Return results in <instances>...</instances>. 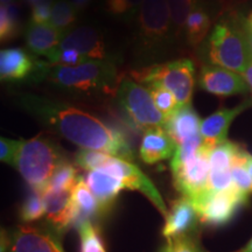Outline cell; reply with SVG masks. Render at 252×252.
Masks as SVG:
<instances>
[{
    "label": "cell",
    "mask_w": 252,
    "mask_h": 252,
    "mask_svg": "<svg viewBox=\"0 0 252 252\" xmlns=\"http://www.w3.org/2000/svg\"><path fill=\"white\" fill-rule=\"evenodd\" d=\"M19 109L41 124L83 150L99 151L131 161L133 160L125 127L106 124L98 116L68 102L33 93H15Z\"/></svg>",
    "instance_id": "6da1fadb"
},
{
    "label": "cell",
    "mask_w": 252,
    "mask_h": 252,
    "mask_svg": "<svg viewBox=\"0 0 252 252\" xmlns=\"http://www.w3.org/2000/svg\"><path fill=\"white\" fill-rule=\"evenodd\" d=\"M117 63L90 60L76 67L50 65L37 59L31 81L46 82L60 93L78 99H106L117 96L123 80Z\"/></svg>",
    "instance_id": "7a4b0ae2"
},
{
    "label": "cell",
    "mask_w": 252,
    "mask_h": 252,
    "mask_svg": "<svg viewBox=\"0 0 252 252\" xmlns=\"http://www.w3.org/2000/svg\"><path fill=\"white\" fill-rule=\"evenodd\" d=\"M132 26V63L138 69L165 63L182 49L173 32L167 0H144Z\"/></svg>",
    "instance_id": "3957f363"
},
{
    "label": "cell",
    "mask_w": 252,
    "mask_h": 252,
    "mask_svg": "<svg viewBox=\"0 0 252 252\" xmlns=\"http://www.w3.org/2000/svg\"><path fill=\"white\" fill-rule=\"evenodd\" d=\"M196 52L204 64H214L243 74L252 59L247 34V18L229 6Z\"/></svg>",
    "instance_id": "277c9868"
},
{
    "label": "cell",
    "mask_w": 252,
    "mask_h": 252,
    "mask_svg": "<svg viewBox=\"0 0 252 252\" xmlns=\"http://www.w3.org/2000/svg\"><path fill=\"white\" fill-rule=\"evenodd\" d=\"M67 161L62 150L52 138L42 133L21 140L13 167L34 190L43 191L56 169Z\"/></svg>",
    "instance_id": "5b68a950"
},
{
    "label": "cell",
    "mask_w": 252,
    "mask_h": 252,
    "mask_svg": "<svg viewBox=\"0 0 252 252\" xmlns=\"http://www.w3.org/2000/svg\"><path fill=\"white\" fill-rule=\"evenodd\" d=\"M133 80L147 87H161L171 91L179 105L190 104L196 82L195 63L190 59H178L151 67L131 70Z\"/></svg>",
    "instance_id": "8992f818"
},
{
    "label": "cell",
    "mask_w": 252,
    "mask_h": 252,
    "mask_svg": "<svg viewBox=\"0 0 252 252\" xmlns=\"http://www.w3.org/2000/svg\"><path fill=\"white\" fill-rule=\"evenodd\" d=\"M116 98L130 128L147 131L165 126L166 116L157 108L150 90L131 78H123Z\"/></svg>",
    "instance_id": "52a82bcc"
},
{
    "label": "cell",
    "mask_w": 252,
    "mask_h": 252,
    "mask_svg": "<svg viewBox=\"0 0 252 252\" xmlns=\"http://www.w3.org/2000/svg\"><path fill=\"white\" fill-rule=\"evenodd\" d=\"M212 147L203 143L193 157L172 167L174 186L182 196L193 201L209 190V153Z\"/></svg>",
    "instance_id": "ba28073f"
},
{
    "label": "cell",
    "mask_w": 252,
    "mask_h": 252,
    "mask_svg": "<svg viewBox=\"0 0 252 252\" xmlns=\"http://www.w3.org/2000/svg\"><path fill=\"white\" fill-rule=\"evenodd\" d=\"M248 202V195L232 188L224 191L208 190L191 201L201 222L210 225L228 223L237 213L239 207Z\"/></svg>",
    "instance_id": "9c48e42d"
},
{
    "label": "cell",
    "mask_w": 252,
    "mask_h": 252,
    "mask_svg": "<svg viewBox=\"0 0 252 252\" xmlns=\"http://www.w3.org/2000/svg\"><path fill=\"white\" fill-rule=\"evenodd\" d=\"M59 49H75L91 60L119 63L121 54L116 53L99 28L91 25H81L62 37Z\"/></svg>",
    "instance_id": "30bf717a"
},
{
    "label": "cell",
    "mask_w": 252,
    "mask_h": 252,
    "mask_svg": "<svg viewBox=\"0 0 252 252\" xmlns=\"http://www.w3.org/2000/svg\"><path fill=\"white\" fill-rule=\"evenodd\" d=\"M102 167L117 176L124 186V189L138 190L145 195L166 219V216L168 215V210H167L161 195L158 191L153 182L141 172L139 167L133 165L128 160L116 157H110V159Z\"/></svg>",
    "instance_id": "8fae6325"
},
{
    "label": "cell",
    "mask_w": 252,
    "mask_h": 252,
    "mask_svg": "<svg viewBox=\"0 0 252 252\" xmlns=\"http://www.w3.org/2000/svg\"><path fill=\"white\" fill-rule=\"evenodd\" d=\"M229 6L220 0H203L189 14L184 32V45L197 50L212 32L214 25Z\"/></svg>",
    "instance_id": "7c38bea8"
},
{
    "label": "cell",
    "mask_w": 252,
    "mask_h": 252,
    "mask_svg": "<svg viewBox=\"0 0 252 252\" xmlns=\"http://www.w3.org/2000/svg\"><path fill=\"white\" fill-rule=\"evenodd\" d=\"M1 242L2 252H65L54 235L28 224L18 225Z\"/></svg>",
    "instance_id": "4fadbf2b"
},
{
    "label": "cell",
    "mask_w": 252,
    "mask_h": 252,
    "mask_svg": "<svg viewBox=\"0 0 252 252\" xmlns=\"http://www.w3.org/2000/svg\"><path fill=\"white\" fill-rule=\"evenodd\" d=\"M197 83L202 90L220 97L243 94L249 91L243 75L219 65L204 63L201 67Z\"/></svg>",
    "instance_id": "5bb4252c"
},
{
    "label": "cell",
    "mask_w": 252,
    "mask_h": 252,
    "mask_svg": "<svg viewBox=\"0 0 252 252\" xmlns=\"http://www.w3.org/2000/svg\"><path fill=\"white\" fill-rule=\"evenodd\" d=\"M46 216L56 231L64 232L77 220L76 208L72 202V191L53 190L47 188L43 191Z\"/></svg>",
    "instance_id": "9a60e30c"
},
{
    "label": "cell",
    "mask_w": 252,
    "mask_h": 252,
    "mask_svg": "<svg viewBox=\"0 0 252 252\" xmlns=\"http://www.w3.org/2000/svg\"><path fill=\"white\" fill-rule=\"evenodd\" d=\"M37 58L23 48H6L0 52V80L20 82L30 80L36 70Z\"/></svg>",
    "instance_id": "2e32d148"
},
{
    "label": "cell",
    "mask_w": 252,
    "mask_h": 252,
    "mask_svg": "<svg viewBox=\"0 0 252 252\" xmlns=\"http://www.w3.org/2000/svg\"><path fill=\"white\" fill-rule=\"evenodd\" d=\"M252 99H247L232 109H220L214 112L201 123L200 133L203 143L213 147L226 140V135L231 123L245 110L251 108Z\"/></svg>",
    "instance_id": "e0dca14e"
},
{
    "label": "cell",
    "mask_w": 252,
    "mask_h": 252,
    "mask_svg": "<svg viewBox=\"0 0 252 252\" xmlns=\"http://www.w3.org/2000/svg\"><path fill=\"white\" fill-rule=\"evenodd\" d=\"M198 220L200 219L191 201L188 197L181 196L173 202L171 212L166 216L162 235L166 239L191 236Z\"/></svg>",
    "instance_id": "ac0fdd59"
},
{
    "label": "cell",
    "mask_w": 252,
    "mask_h": 252,
    "mask_svg": "<svg viewBox=\"0 0 252 252\" xmlns=\"http://www.w3.org/2000/svg\"><path fill=\"white\" fill-rule=\"evenodd\" d=\"M178 145L163 127L145 131L139 147V157L145 163L153 165L174 157Z\"/></svg>",
    "instance_id": "d6986e66"
},
{
    "label": "cell",
    "mask_w": 252,
    "mask_h": 252,
    "mask_svg": "<svg viewBox=\"0 0 252 252\" xmlns=\"http://www.w3.org/2000/svg\"><path fill=\"white\" fill-rule=\"evenodd\" d=\"M84 180L98 200L103 213H106L112 207L118 194L124 189V186L117 176L103 167L88 172Z\"/></svg>",
    "instance_id": "ffe728a7"
},
{
    "label": "cell",
    "mask_w": 252,
    "mask_h": 252,
    "mask_svg": "<svg viewBox=\"0 0 252 252\" xmlns=\"http://www.w3.org/2000/svg\"><path fill=\"white\" fill-rule=\"evenodd\" d=\"M201 119L190 104L179 106L169 117H167L163 128L180 145L190 138L200 135Z\"/></svg>",
    "instance_id": "44dd1931"
},
{
    "label": "cell",
    "mask_w": 252,
    "mask_h": 252,
    "mask_svg": "<svg viewBox=\"0 0 252 252\" xmlns=\"http://www.w3.org/2000/svg\"><path fill=\"white\" fill-rule=\"evenodd\" d=\"M25 42L27 50L35 58H43L47 53L56 48L62 40V35L49 23H28L25 28Z\"/></svg>",
    "instance_id": "7402d4cb"
},
{
    "label": "cell",
    "mask_w": 252,
    "mask_h": 252,
    "mask_svg": "<svg viewBox=\"0 0 252 252\" xmlns=\"http://www.w3.org/2000/svg\"><path fill=\"white\" fill-rule=\"evenodd\" d=\"M72 202L76 208L77 220L80 219L93 220L96 217H98L100 214H104L98 200L90 190V188L88 187L86 180L82 176L77 185L75 186V188L72 189Z\"/></svg>",
    "instance_id": "603a6c76"
},
{
    "label": "cell",
    "mask_w": 252,
    "mask_h": 252,
    "mask_svg": "<svg viewBox=\"0 0 252 252\" xmlns=\"http://www.w3.org/2000/svg\"><path fill=\"white\" fill-rule=\"evenodd\" d=\"M242 146L225 140L217 144L209 153V173H231Z\"/></svg>",
    "instance_id": "cb8c5ba5"
},
{
    "label": "cell",
    "mask_w": 252,
    "mask_h": 252,
    "mask_svg": "<svg viewBox=\"0 0 252 252\" xmlns=\"http://www.w3.org/2000/svg\"><path fill=\"white\" fill-rule=\"evenodd\" d=\"M203 0H167L173 32L176 40L182 47H184V32L189 14Z\"/></svg>",
    "instance_id": "d4e9b609"
},
{
    "label": "cell",
    "mask_w": 252,
    "mask_h": 252,
    "mask_svg": "<svg viewBox=\"0 0 252 252\" xmlns=\"http://www.w3.org/2000/svg\"><path fill=\"white\" fill-rule=\"evenodd\" d=\"M78 12L69 0H55L52 7L50 25L58 30L62 37L76 27Z\"/></svg>",
    "instance_id": "484cf974"
},
{
    "label": "cell",
    "mask_w": 252,
    "mask_h": 252,
    "mask_svg": "<svg viewBox=\"0 0 252 252\" xmlns=\"http://www.w3.org/2000/svg\"><path fill=\"white\" fill-rule=\"evenodd\" d=\"M143 1L144 0H104L103 8L111 18L132 26Z\"/></svg>",
    "instance_id": "4316f807"
},
{
    "label": "cell",
    "mask_w": 252,
    "mask_h": 252,
    "mask_svg": "<svg viewBox=\"0 0 252 252\" xmlns=\"http://www.w3.org/2000/svg\"><path fill=\"white\" fill-rule=\"evenodd\" d=\"M21 32L20 8L15 4L0 7V41L7 43L18 37Z\"/></svg>",
    "instance_id": "83f0119b"
},
{
    "label": "cell",
    "mask_w": 252,
    "mask_h": 252,
    "mask_svg": "<svg viewBox=\"0 0 252 252\" xmlns=\"http://www.w3.org/2000/svg\"><path fill=\"white\" fill-rule=\"evenodd\" d=\"M81 176L78 175L76 167L70 162L64 161L56 169L48 184V189L53 190H69L72 191L75 186L77 185ZM46 188V189H47Z\"/></svg>",
    "instance_id": "f1b7e54d"
},
{
    "label": "cell",
    "mask_w": 252,
    "mask_h": 252,
    "mask_svg": "<svg viewBox=\"0 0 252 252\" xmlns=\"http://www.w3.org/2000/svg\"><path fill=\"white\" fill-rule=\"evenodd\" d=\"M77 228L81 238V252H106L93 220H82L77 223Z\"/></svg>",
    "instance_id": "f546056e"
},
{
    "label": "cell",
    "mask_w": 252,
    "mask_h": 252,
    "mask_svg": "<svg viewBox=\"0 0 252 252\" xmlns=\"http://www.w3.org/2000/svg\"><path fill=\"white\" fill-rule=\"evenodd\" d=\"M43 215H46L43 193L32 189L31 193L25 198L24 203L21 204L20 219L25 223H31L41 219Z\"/></svg>",
    "instance_id": "4dcf8cb0"
},
{
    "label": "cell",
    "mask_w": 252,
    "mask_h": 252,
    "mask_svg": "<svg viewBox=\"0 0 252 252\" xmlns=\"http://www.w3.org/2000/svg\"><path fill=\"white\" fill-rule=\"evenodd\" d=\"M110 154L99 151L81 149L75 154V165L82 169L90 172L102 167L110 159Z\"/></svg>",
    "instance_id": "1f68e13d"
},
{
    "label": "cell",
    "mask_w": 252,
    "mask_h": 252,
    "mask_svg": "<svg viewBox=\"0 0 252 252\" xmlns=\"http://www.w3.org/2000/svg\"><path fill=\"white\" fill-rule=\"evenodd\" d=\"M147 89L150 90L151 96H152L157 108L159 109L160 112L166 116V118L169 117V116L180 106L179 105L178 100H176V97L171 93V91L157 86L149 87Z\"/></svg>",
    "instance_id": "d6a6232c"
},
{
    "label": "cell",
    "mask_w": 252,
    "mask_h": 252,
    "mask_svg": "<svg viewBox=\"0 0 252 252\" xmlns=\"http://www.w3.org/2000/svg\"><path fill=\"white\" fill-rule=\"evenodd\" d=\"M159 252H202L191 236L168 238Z\"/></svg>",
    "instance_id": "836d02e7"
},
{
    "label": "cell",
    "mask_w": 252,
    "mask_h": 252,
    "mask_svg": "<svg viewBox=\"0 0 252 252\" xmlns=\"http://www.w3.org/2000/svg\"><path fill=\"white\" fill-rule=\"evenodd\" d=\"M21 140H13L1 137L0 139V159L2 162L13 166Z\"/></svg>",
    "instance_id": "e575fe53"
},
{
    "label": "cell",
    "mask_w": 252,
    "mask_h": 252,
    "mask_svg": "<svg viewBox=\"0 0 252 252\" xmlns=\"http://www.w3.org/2000/svg\"><path fill=\"white\" fill-rule=\"evenodd\" d=\"M53 5H40L32 8L30 23L34 24H48L52 18Z\"/></svg>",
    "instance_id": "d590c367"
},
{
    "label": "cell",
    "mask_w": 252,
    "mask_h": 252,
    "mask_svg": "<svg viewBox=\"0 0 252 252\" xmlns=\"http://www.w3.org/2000/svg\"><path fill=\"white\" fill-rule=\"evenodd\" d=\"M69 1L71 2L72 6H74L75 8H76V11L78 13H81V12H84L86 9H88L93 4V0H69Z\"/></svg>",
    "instance_id": "8d00e7d4"
},
{
    "label": "cell",
    "mask_w": 252,
    "mask_h": 252,
    "mask_svg": "<svg viewBox=\"0 0 252 252\" xmlns=\"http://www.w3.org/2000/svg\"><path fill=\"white\" fill-rule=\"evenodd\" d=\"M55 0H21V2L27 7L34 8L40 5H53Z\"/></svg>",
    "instance_id": "74e56055"
},
{
    "label": "cell",
    "mask_w": 252,
    "mask_h": 252,
    "mask_svg": "<svg viewBox=\"0 0 252 252\" xmlns=\"http://www.w3.org/2000/svg\"><path fill=\"white\" fill-rule=\"evenodd\" d=\"M243 77L245 78V81H247L248 86H249V89L252 91V59L250 60V62H249L248 67L245 68V70L243 74Z\"/></svg>",
    "instance_id": "f35d334b"
},
{
    "label": "cell",
    "mask_w": 252,
    "mask_h": 252,
    "mask_svg": "<svg viewBox=\"0 0 252 252\" xmlns=\"http://www.w3.org/2000/svg\"><path fill=\"white\" fill-rule=\"evenodd\" d=\"M243 163H244L245 168H247V171L249 172V174H250L251 179H252V156L248 152V151H245V153H244Z\"/></svg>",
    "instance_id": "ab89813d"
},
{
    "label": "cell",
    "mask_w": 252,
    "mask_h": 252,
    "mask_svg": "<svg viewBox=\"0 0 252 252\" xmlns=\"http://www.w3.org/2000/svg\"><path fill=\"white\" fill-rule=\"evenodd\" d=\"M236 252H252V238L250 239V242H249V243L245 245L244 248H242L241 250H238Z\"/></svg>",
    "instance_id": "60d3db41"
},
{
    "label": "cell",
    "mask_w": 252,
    "mask_h": 252,
    "mask_svg": "<svg viewBox=\"0 0 252 252\" xmlns=\"http://www.w3.org/2000/svg\"><path fill=\"white\" fill-rule=\"evenodd\" d=\"M247 34H248L249 41H250V45L252 47V27L248 23V18H247Z\"/></svg>",
    "instance_id": "b9f144b4"
},
{
    "label": "cell",
    "mask_w": 252,
    "mask_h": 252,
    "mask_svg": "<svg viewBox=\"0 0 252 252\" xmlns=\"http://www.w3.org/2000/svg\"><path fill=\"white\" fill-rule=\"evenodd\" d=\"M220 1L224 2V4L228 5V6H232V5L237 4V2L241 1V0H220Z\"/></svg>",
    "instance_id": "7bdbcfd3"
},
{
    "label": "cell",
    "mask_w": 252,
    "mask_h": 252,
    "mask_svg": "<svg viewBox=\"0 0 252 252\" xmlns=\"http://www.w3.org/2000/svg\"><path fill=\"white\" fill-rule=\"evenodd\" d=\"M0 4H1V6H8L14 4V0H0Z\"/></svg>",
    "instance_id": "ee69618b"
},
{
    "label": "cell",
    "mask_w": 252,
    "mask_h": 252,
    "mask_svg": "<svg viewBox=\"0 0 252 252\" xmlns=\"http://www.w3.org/2000/svg\"><path fill=\"white\" fill-rule=\"evenodd\" d=\"M248 23H249V25H250V26L252 27V12L250 14H249V17H248Z\"/></svg>",
    "instance_id": "f6af8a7d"
}]
</instances>
